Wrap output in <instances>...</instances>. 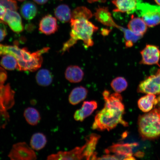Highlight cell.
I'll return each instance as SVG.
<instances>
[{"instance_id":"cell-1","label":"cell","mask_w":160,"mask_h":160,"mask_svg":"<svg viewBox=\"0 0 160 160\" xmlns=\"http://www.w3.org/2000/svg\"><path fill=\"white\" fill-rule=\"evenodd\" d=\"M103 96L105 101L104 107L96 115L92 129L99 131H109L119 124L127 127L128 123L123 118L125 108L121 95L117 92L111 94L105 90Z\"/></svg>"},{"instance_id":"cell-2","label":"cell","mask_w":160,"mask_h":160,"mask_svg":"<svg viewBox=\"0 0 160 160\" xmlns=\"http://www.w3.org/2000/svg\"><path fill=\"white\" fill-rule=\"evenodd\" d=\"M49 49V48H44L31 53L27 48L21 49L17 45L0 44V55H9L14 57L17 60L19 71L34 72L41 68L43 62L42 55Z\"/></svg>"},{"instance_id":"cell-3","label":"cell","mask_w":160,"mask_h":160,"mask_svg":"<svg viewBox=\"0 0 160 160\" xmlns=\"http://www.w3.org/2000/svg\"><path fill=\"white\" fill-rule=\"evenodd\" d=\"M70 23L71 28L70 38L64 43L61 51L62 53L69 51L79 40L83 42L86 48L93 46L94 42L92 37L94 33L98 29V28L89 20L85 19H71Z\"/></svg>"},{"instance_id":"cell-4","label":"cell","mask_w":160,"mask_h":160,"mask_svg":"<svg viewBox=\"0 0 160 160\" xmlns=\"http://www.w3.org/2000/svg\"><path fill=\"white\" fill-rule=\"evenodd\" d=\"M139 134L143 139L160 137V109L156 108L140 116L138 120Z\"/></svg>"},{"instance_id":"cell-5","label":"cell","mask_w":160,"mask_h":160,"mask_svg":"<svg viewBox=\"0 0 160 160\" xmlns=\"http://www.w3.org/2000/svg\"><path fill=\"white\" fill-rule=\"evenodd\" d=\"M139 17L149 27H154L160 23V7L137 1L136 11Z\"/></svg>"},{"instance_id":"cell-6","label":"cell","mask_w":160,"mask_h":160,"mask_svg":"<svg viewBox=\"0 0 160 160\" xmlns=\"http://www.w3.org/2000/svg\"><path fill=\"white\" fill-rule=\"evenodd\" d=\"M14 93L9 84L0 88V128L5 127L8 121V111L14 103Z\"/></svg>"},{"instance_id":"cell-7","label":"cell","mask_w":160,"mask_h":160,"mask_svg":"<svg viewBox=\"0 0 160 160\" xmlns=\"http://www.w3.org/2000/svg\"><path fill=\"white\" fill-rule=\"evenodd\" d=\"M12 160H35L37 156L34 150L25 142L15 144L8 155Z\"/></svg>"},{"instance_id":"cell-8","label":"cell","mask_w":160,"mask_h":160,"mask_svg":"<svg viewBox=\"0 0 160 160\" xmlns=\"http://www.w3.org/2000/svg\"><path fill=\"white\" fill-rule=\"evenodd\" d=\"M137 91L139 93L159 94H160V69L155 75L148 77L140 83Z\"/></svg>"},{"instance_id":"cell-9","label":"cell","mask_w":160,"mask_h":160,"mask_svg":"<svg viewBox=\"0 0 160 160\" xmlns=\"http://www.w3.org/2000/svg\"><path fill=\"white\" fill-rule=\"evenodd\" d=\"M86 143L81 147H77L69 151H59L47 157L48 160L85 159Z\"/></svg>"},{"instance_id":"cell-10","label":"cell","mask_w":160,"mask_h":160,"mask_svg":"<svg viewBox=\"0 0 160 160\" xmlns=\"http://www.w3.org/2000/svg\"><path fill=\"white\" fill-rule=\"evenodd\" d=\"M137 145V143L113 144L105 149V152L107 154L113 153L121 156L124 160H135L132 157V148Z\"/></svg>"},{"instance_id":"cell-11","label":"cell","mask_w":160,"mask_h":160,"mask_svg":"<svg viewBox=\"0 0 160 160\" xmlns=\"http://www.w3.org/2000/svg\"><path fill=\"white\" fill-rule=\"evenodd\" d=\"M142 60L140 63L146 65L159 66L160 50L157 46L147 45L141 52Z\"/></svg>"},{"instance_id":"cell-12","label":"cell","mask_w":160,"mask_h":160,"mask_svg":"<svg viewBox=\"0 0 160 160\" xmlns=\"http://www.w3.org/2000/svg\"><path fill=\"white\" fill-rule=\"evenodd\" d=\"M3 22L7 24L10 28L15 33H19L23 31L22 19L17 11L7 9Z\"/></svg>"},{"instance_id":"cell-13","label":"cell","mask_w":160,"mask_h":160,"mask_svg":"<svg viewBox=\"0 0 160 160\" xmlns=\"http://www.w3.org/2000/svg\"><path fill=\"white\" fill-rule=\"evenodd\" d=\"M58 28L57 19L51 15L45 16L39 24V31L46 35L54 33L58 31Z\"/></svg>"},{"instance_id":"cell-14","label":"cell","mask_w":160,"mask_h":160,"mask_svg":"<svg viewBox=\"0 0 160 160\" xmlns=\"http://www.w3.org/2000/svg\"><path fill=\"white\" fill-rule=\"evenodd\" d=\"M94 15L96 19L102 24L118 29L119 26L117 25L114 21L107 7H99L96 9Z\"/></svg>"},{"instance_id":"cell-15","label":"cell","mask_w":160,"mask_h":160,"mask_svg":"<svg viewBox=\"0 0 160 160\" xmlns=\"http://www.w3.org/2000/svg\"><path fill=\"white\" fill-rule=\"evenodd\" d=\"M97 107L98 103L95 101H85L81 108L75 112L74 118L76 121L82 122L91 115Z\"/></svg>"},{"instance_id":"cell-16","label":"cell","mask_w":160,"mask_h":160,"mask_svg":"<svg viewBox=\"0 0 160 160\" xmlns=\"http://www.w3.org/2000/svg\"><path fill=\"white\" fill-rule=\"evenodd\" d=\"M100 137V136L92 133L86 138V148L85 152V159H97V154L95 151Z\"/></svg>"},{"instance_id":"cell-17","label":"cell","mask_w":160,"mask_h":160,"mask_svg":"<svg viewBox=\"0 0 160 160\" xmlns=\"http://www.w3.org/2000/svg\"><path fill=\"white\" fill-rule=\"evenodd\" d=\"M112 2L115 6V12L131 14L135 12L137 0H114Z\"/></svg>"},{"instance_id":"cell-18","label":"cell","mask_w":160,"mask_h":160,"mask_svg":"<svg viewBox=\"0 0 160 160\" xmlns=\"http://www.w3.org/2000/svg\"><path fill=\"white\" fill-rule=\"evenodd\" d=\"M147 27L145 22L140 17H135L132 16L128 25V28L138 36H142L145 34L147 30Z\"/></svg>"},{"instance_id":"cell-19","label":"cell","mask_w":160,"mask_h":160,"mask_svg":"<svg viewBox=\"0 0 160 160\" xmlns=\"http://www.w3.org/2000/svg\"><path fill=\"white\" fill-rule=\"evenodd\" d=\"M84 75L83 71L78 66L71 65L68 67L66 70V79L70 82L77 83L82 80Z\"/></svg>"},{"instance_id":"cell-20","label":"cell","mask_w":160,"mask_h":160,"mask_svg":"<svg viewBox=\"0 0 160 160\" xmlns=\"http://www.w3.org/2000/svg\"><path fill=\"white\" fill-rule=\"evenodd\" d=\"M158 102V99L155 95L148 94L138 100V104L140 110L147 113L151 111L154 106L157 105Z\"/></svg>"},{"instance_id":"cell-21","label":"cell","mask_w":160,"mask_h":160,"mask_svg":"<svg viewBox=\"0 0 160 160\" xmlns=\"http://www.w3.org/2000/svg\"><path fill=\"white\" fill-rule=\"evenodd\" d=\"M88 93L87 89L82 86L75 88L69 95V103L73 105L78 104L86 99Z\"/></svg>"},{"instance_id":"cell-22","label":"cell","mask_w":160,"mask_h":160,"mask_svg":"<svg viewBox=\"0 0 160 160\" xmlns=\"http://www.w3.org/2000/svg\"><path fill=\"white\" fill-rule=\"evenodd\" d=\"M21 13L24 18L30 21L33 19L37 15V7L32 2H25L21 6Z\"/></svg>"},{"instance_id":"cell-23","label":"cell","mask_w":160,"mask_h":160,"mask_svg":"<svg viewBox=\"0 0 160 160\" xmlns=\"http://www.w3.org/2000/svg\"><path fill=\"white\" fill-rule=\"evenodd\" d=\"M56 18L62 23L70 22L72 19V12L69 6L65 4H61L58 6L55 10Z\"/></svg>"},{"instance_id":"cell-24","label":"cell","mask_w":160,"mask_h":160,"mask_svg":"<svg viewBox=\"0 0 160 160\" xmlns=\"http://www.w3.org/2000/svg\"><path fill=\"white\" fill-rule=\"evenodd\" d=\"M36 81L39 86L48 87L53 81V77L51 72L47 69H43L38 71L36 76Z\"/></svg>"},{"instance_id":"cell-25","label":"cell","mask_w":160,"mask_h":160,"mask_svg":"<svg viewBox=\"0 0 160 160\" xmlns=\"http://www.w3.org/2000/svg\"><path fill=\"white\" fill-rule=\"evenodd\" d=\"M47 142V137L44 134L36 133L32 136L30 141V146L32 149L38 151L43 149Z\"/></svg>"},{"instance_id":"cell-26","label":"cell","mask_w":160,"mask_h":160,"mask_svg":"<svg viewBox=\"0 0 160 160\" xmlns=\"http://www.w3.org/2000/svg\"><path fill=\"white\" fill-rule=\"evenodd\" d=\"M24 116L28 123L32 126L37 125L41 118L38 111L32 107H28L24 112Z\"/></svg>"},{"instance_id":"cell-27","label":"cell","mask_w":160,"mask_h":160,"mask_svg":"<svg viewBox=\"0 0 160 160\" xmlns=\"http://www.w3.org/2000/svg\"><path fill=\"white\" fill-rule=\"evenodd\" d=\"M118 29L123 33L125 41V46L127 48L132 47L134 44L137 42L142 37V36L136 35L129 29L125 28L121 26H119Z\"/></svg>"},{"instance_id":"cell-28","label":"cell","mask_w":160,"mask_h":160,"mask_svg":"<svg viewBox=\"0 0 160 160\" xmlns=\"http://www.w3.org/2000/svg\"><path fill=\"white\" fill-rule=\"evenodd\" d=\"M72 19H85L89 20L92 17L93 14L91 11L85 7L76 8L72 13Z\"/></svg>"},{"instance_id":"cell-29","label":"cell","mask_w":160,"mask_h":160,"mask_svg":"<svg viewBox=\"0 0 160 160\" xmlns=\"http://www.w3.org/2000/svg\"><path fill=\"white\" fill-rule=\"evenodd\" d=\"M0 63L4 68L10 71L18 69V66L17 59L9 55H6L2 57Z\"/></svg>"},{"instance_id":"cell-30","label":"cell","mask_w":160,"mask_h":160,"mask_svg":"<svg viewBox=\"0 0 160 160\" xmlns=\"http://www.w3.org/2000/svg\"><path fill=\"white\" fill-rule=\"evenodd\" d=\"M111 85L114 91L116 92L120 93L127 89L128 83L125 78L118 77L113 80Z\"/></svg>"},{"instance_id":"cell-31","label":"cell","mask_w":160,"mask_h":160,"mask_svg":"<svg viewBox=\"0 0 160 160\" xmlns=\"http://www.w3.org/2000/svg\"><path fill=\"white\" fill-rule=\"evenodd\" d=\"M0 3L7 9L17 11L18 9L17 2L15 0H0Z\"/></svg>"},{"instance_id":"cell-32","label":"cell","mask_w":160,"mask_h":160,"mask_svg":"<svg viewBox=\"0 0 160 160\" xmlns=\"http://www.w3.org/2000/svg\"><path fill=\"white\" fill-rule=\"evenodd\" d=\"M5 23L0 20V42L3 41L7 35V31Z\"/></svg>"},{"instance_id":"cell-33","label":"cell","mask_w":160,"mask_h":160,"mask_svg":"<svg viewBox=\"0 0 160 160\" xmlns=\"http://www.w3.org/2000/svg\"><path fill=\"white\" fill-rule=\"evenodd\" d=\"M98 160H124L123 158L117 155H111L109 154L102 156L101 157L98 158Z\"/></svg>"},{"instance_id":"cell-34","label":"cell","mask_w":160,"mask_h":160,"mask_svg":"<svg viewBox=\"0 0 160 160\" xmlns=\"http://www.w3.org/2000/svg\"><path fill=\"white\" fill-rule=\"evenodd\" d=\"M7 11V9L0 3V20L3 21L4 17Z\"/></svg>"},{"instance_id":"cell-35","label":"cell","mask_w":160,"mask_h":160,"mask_svg":"<svg viewBox=\"0 0 160 160\" xmlns=\"http://www.w3.org/2000/svg\"><path fill=\"white\" fill-rule=\"evenodd\" d=\"M49 0H33L36 3L39 5H43L47 3Z\"/></svg>"},{"instance_id":"cell-36","label":"cell","mask_w":160,"mask_h":160,"mask_svg":"<svg viewBox=\"0 0 160 160\" xmlns=\"http://www.w3.org/2000/svg\"><path fill=\"white\" fill-rule=\"evenodd\" d=\"M110 32V31L108 29H104L102 31V35L104 36L107 35Z\"/></svg>"},{"instance_id":"cell-37","label":"cell","mask_w":160,"mask_h":160,"mask_svg":"<svg viewBox=\"0 0 160 160\" xmlns=\"http://www.w3.org/2000/svg\"><path fill=\"white\" fill-rule=\"evenodd\" d=\"M87 1L89 3H93L97 2L103 1L104 0H87ZM114 1V0H112V1Z\"/></svg>"},{"instance_id":"cell-38","label":"cell","mask_w":160,"mask_h":160,"mask_svg":"<svg viewBox=\"0 0 160 160\" xmlns=\"http://www.w3.org/2000/svg\"><path fill=\"white\" fill-rule=\"evenodd\" d=\"M157 99L158 100V108L160 109V95L159 96V97L157 98Z\"/></svg>"},{"instance_id":"cell-39","label":"cell","mask_w":160,"mask_h":160,"mask_svg":"<svg viewBox=\"0 0 160 160\" xmlns=\"http://www.w3.org/2000/svg\"><path fill=\"white\" fill-rule=\"evenodd\" d=\"M156 2L160 7V0H155Z\"/></svg>"},{"instance_id":"cell-40","label":"cell","mask_w":160,"mask_h":160,"mask_svg":"<svg viewBox=\"0 0 160 160\" xmlns=\"http://www.w3.org/2000/svg\"><path fill=\"white\" fill-rule=\"evenodd\" d=\"M17 1H20V2H22V1H25V0H17Z\"/></svg>"}]
</instances>
